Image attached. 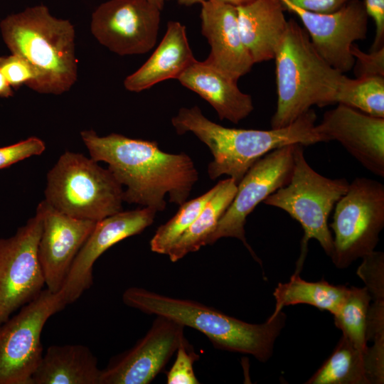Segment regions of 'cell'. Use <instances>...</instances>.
I'll list each match as a JSON object with an SVG mask.
<instances>
[{"instance_id":"6da1fadb","label":"cell","mask_w":384,"mask_h":384,"mask_svg":"<svg viewBox=\"0 0 384 384\" xmlns=\"http://www.w3.org/2000/svg\"><path fill=\"white\" fill-rule=\"evenodd\" d=\"M80 136L90 156L107 163L117 181L126 186L123 200L129 204L163 211L168 195L170 203L181 206L198 180L188 154L163 151L156 141L116 133L102 137L92 129L81 132Z\"/></svg>"},{"instance_id":"7a4b0ae2","label":"cell","mask_w":384,"mask_h":384,"mask_svg":"<svg viewBox=\"0 0 384 384\" xmlns=\"http://www.w3.org/2000/svg\"><path fill=\"white\" fill-rule=\"evenodd\" d=\"M316 120V114L311 108L282 128H228L210 121L193 106L181 107L171 124L178 134L192 132L210 149L213 160L208 165V174L211 180L227 175L238 184L255 162L274 149L289 144L323 142L315 128Z\"/></svg>"},{"instance_id":"3957f363","label":"cell","mask_w":384,"mask_h":384,"mask_svg":"<svg viewBox=\"0 0 384 384\" xmlns=\"http://www.w3.org/2000/svg\"><path fill=\"white\" fill-rule=\"evenodd\" d=\"M122 302L146 314L165 316L193 328L203 334L216 348L249 354L263 363L272 356L275 341L287 320L282 310L262 324H250L193 300L137 287L124 292Z\"/></svg>"},{"instance_id":"277c9868","label":"cell","mask_w":384,"mask_h":384,"mask_svg":"<svg viewBox=\"0 0 384 384\" xmlns=\"http://www.w3.org/2000/svg\"><path fill=\"white\" fill-rule=\"evenodd\" d=\"M274 59L277 100L272 129L291 124L313 105L336 103L345 75L319 55L306 30L293 18L288 20Z\"/></svg>"},{"instance_id":"5b68a950","label":"cell","mask_w":384,"mask_h":384,"mask_svg":"<svg viewBox=\"0 0 384 384\" xmlns=\"http://www.w3.org/2000/svg\"><path fill=\"white\" fill-rule=\"evenodd\" d=\"M2 38L12 54L22 56L41 74L36 92L60 95L77 80L75 30L68 20L38 5L7 16L0 23Z\"/></svg>"},{"instance_id":"8992f818","label":"cell","mask_w":384,"mask_h":384,"mask_svg":"<svg viewBox=\"0 0 384 384\" xmlns=\"http://www.w3.org/2000/svg\"><path fill=\"white\" fill-rule=\"evenodd\" d=\"M97 163L65 151L47 174L44 200L63 213L95 222L122 210L123 186Z\"/></svg>"},{"instance_id":"52a82bcc","label":"cell","mask_w":384,"mask_h":384,"mask_svg":"<svg viewBox=\"0 0 384 384\" xmlns=\"http://www.w3.org/2000/svg\"><path fill=\"white\" fill-rule=\"evenodd\" d=\"M303 145L296 144L289 182L266 198L263 203L287 212L304 230L301 255L296 270L301 271L309 240L319 242L326 254L333 253V236L328 220L336 203L347 191L346 178H329L317 173L306 161Z\"/></svg>"},{"instance_id":"ba28073f","label":"cell","mask_w":384,"mask_h":384,"mask_svg":"<svg viewBox=\"0 0 384 384\" xmlns=\"http://www.w3.org/2000/svg\"><path fill=\"white\" fill-rule=\"evenodd\" d=\"M332 262L348 267L375 250L384 227V185L374 179L356 178L334 206Z\"/></svg>"},{"instance_id":"9c48e42d","label":"cell","mask_w":384,"mask_h":384,"mask_svg":"<svg viewBox=\"0 0 384 384\" xmlns=\"http://www.w3.org/2000/svg\"><path fill=\"white\" fill-rule=\"evenodd\" d=\"M65 307L59 295L46 288L0 324V384H31L43 354V329Z\"/></svg>"},{"instance_id":"30bf717a","label":"cell","mask_w":384,"mask_h":384,"mask_svg":"<svg viewBox=\"0 0 384 384\" xmlns=\"http://www.w3.org/2000/svg\"><path fill=\"white\" fill-rule=\"evenodd\" d=\"M42 221L37 206L35 215L14 235L0 238V324L44 289L38 253Z\"/></svg>"},{"instance_id":"8fae6325","label":"cell","mask_w":384,"mask_h":384,"mask_svg":"<svg viewBox=\"0 0 384 384\" xmlns=\"http://www.w3.org/2000/svg\"><path fill=\"white\" fill-rule=\"evenodd\" d=\"M295 144L274 149L250 166L238 183L236 194L208 238L207 245H213L223 238H235L240 240L254 259L262 265L247 242L246 219L260 203L289 182L294 167Z\"/></svg>"},{"instance_id":"7c38bea8","label":"cell","mask_w":384,"mask_h":384,"mask_svg":"<svg viewBox=\"0 0 384 384\" xmlns=\"http://www.w3.org/2000/svg\"><path fill=\"white\" fill-rule=\"evenodd\" d=\"M161 10L146 0H110L92 16L91 31L111 51L144 54L156 43Z\"/></svg>"},{"instance_id":"4fadbf2b","label":"cell","mask_w":384,"mask_h":384,"mask_svg":"<svg viewBox=\"0 0 384 384\" xmlns=\"http://www.w3.org/2000/svg\"><path fill=\"white\" fill-rule=\"evenodd\" d=\"M280 1L285 10L300 18L314 48L330 66L341 73L353 69L351 47L365 39L368 32V16L363 1L352 0L335 12L321 14Z\"/></svg>"},{"instance_id":"5bb4252c","label":"cell","mask_w":384,"mask_h":384,"mask_svg":"<svg viewBox=\"0 0 384 384\" xmlns=\"http://www.w3.org/2000/svg\"><path fill=\"white\" fill-rule=\"evenodd\" d=\"M184 326L156 316L146 334L101 370L100 384H148L160 373L184 337Z\"/></svg>"},{"instance_id":"9a60e30c","label":"cell","mask_w":384,"mask_h":384,"mask_svg":"<svg viewBox=\"0 0 384 384\" xmlns=\"http://www.w3.org/2000/svg\"><path fill=\"white\" fill-rule=\"evenodd\" d=\"M156 213L146 207L132 210H122L96 222L58 293L65 306L78 300L92 284L93 265L96 260L114 245L141 233L151 225Z\"/></svg>"},{"instance_id":"2e32d148","label":"cell","mask_w":384,"mask_h":384,"mask_svg":"<svg viewBox=\"0 0 384 384\" xmlns=\"http://www.w3.org/2000/svg\"><path fill=\"white\" fill-rule=\"evenodd\" d=\"M38 207L43 218L38 258L47 289L58 294L96 222L63 213L45 200Z\"/></svg>"},{"instance_id":"e0dca14e","label":"cell","mask_w":384,"mask_h":384,"mask_svg":"<svg viewBox=\"0 0 384 384\" xmlns=\"http://www.w3.org/2000/svg\"><path fill=\"white\" fill-rule=\"evenodd\" d=\"M315 128L323 142H338L365 169L384 177V118L338 104Z\"/></svg>"},{"instance_id":"ac0fdd59","label":"cell","mask_w":384,"mask_h":384,"mask_svg":"<svg viewBox=\"0 0 384 384\" xmlns=\"http://www.w3.org/2000/svg\"><path fill=\"white\" fill-rule=\"evenodd\" d=\"M201 4V32L210 46L205 60L238 80L255 63L241 38L236 6L217 0Z\"/></svg>"},{"instance_id":"d6986e66","label":"cell","mask_w":384,"mask_h":384,"mask_svg":"<svg viewBox=\"0 0 384 384\" xmlns=\"http://www.w3.org/2000/svg\"><path fill=\"white\" fill-rule=\"evenodd\" d=\"M384 381V341L360 350L341 336L333 352L306 384H381Z\"/></svg>"},{"instance_id":"ffe728a7","label":"cell","mask_w":384,"mask_h":384,"mask_svg":"<svg viewBox=\"0 0 384 384\" xmlns=\"http://www.w3.org/2000/svg\"><path fill=\"white\" fill-rule=\"evenodd\" d=\"M177 80L207 101L220 120L238 124L254 109L251 96L239 89L238 80L206 60H196Z\"/></svg>"},{"instance_id":"44dd1931","label":"cell","mask_w":384,"mask_h":384,"mask_svg":"<svg viewBox=\"0 0 384 384\" xmlns=\"http://www.w3.org/2000/svg\"><path fill=\"white\" fill-rule=\"evenodd\" d=\"M242 41L254 63L274 59L287 28L280 0H253L236 6Z\"/></svg>"},{"instance_id":"7402d4cb","label":"cell","mask_w":384,"mask_h":384,"mask_svg":"<svg viewBox=\"0 0 384 384\" xmlns=\"http://www.w3.org/2000/svg\"><path fill=\"white\" fill-rule=\"evenodd\" d=\"M195 60L186 26L170 21L156 49L137 70L125 78L124 87L139 92L162 81L178 79Z\"/></svg>"},{"instance_id":"603a6c76","label":"cell","mask_w":384,"mask_h":384,"mask_svg":"<svg viewBox=\"0 0 384 384\" xmlns=\"http://www.w3.org/2000/svg\"><path fill=\"white\" fill-rule=\"evenodd\" d=\"M101 370L87 346L53 345L43 354L31 384H100Z\"/></svg>"},{"instance_id":"cb8c5ba5","label":"cell","mask_w":384,"mask_h":384,"mask_svg":"<svg viewBox=\"0 0 384 384\" xmlns=\"http://www.w3.org/2000/svg\"><path fill=\"white\" fill-rule=\"evenodd\" d=\"M217 189L189 228L172 245L166 255L177 262L190 252L206 245L219 220L232 203L238 188L231 178L220 181Z\"/></svg>"},{"instance_id":"d4e9b609","label":"cell","mask_w":384,"mask_h":384,"mask_svg":"<svg viewBox=\"0 0 384 384\" xmlns=\"http://www.w3.org/2000/svg\"><path fill=\"white\" fill-rule=\"evenodd\" d=\"M348 287L334 285L324 279L309 282L303 279L299 271L289 280L279 283L273 292L275 308L271 317L275 316L282 309L295 304H308L320 310L334 314L342 304Z\"/></svg>"},{"instance_id":"484cf974","label":"cell","mask_w":384,"mask_h":384,"mask_svg":"<svg viewBox=\"0 0 384 384\" xmlns=\"http://www.w3.org/2000/svg\"><path fill=\"white\" fill-rule=\"evenodd\" d=\"M371 297L366 287H348L347 294L333 315L342 336L360 350L368 348V322Z\"/></svg>"},{"instance_id":"4316f807","label":"cell","mask_w":384,"mask_h":384,"mask_svg":"<svg viewBox=\"0 0 384 384\" xmlns=\"http://www.w3.org/2000/svg\"><path fill=\"white\" fill-rule=\"evenodd\" d=\"M335 102L370 116L384 118V77L351 79L345 75Z\"/></svg>"},{"instance_id":"83f0119b","label":"cell","mask_w":384,"mask_h":384,"mask_svg":"<svg viewBox=\"0 0 384 384\" xmlns=\"http://www.w3.org/2000/svg\"><path fill=\"white\" fill-rule=\"evenodd\" d=\"M216 189L217 185L201 196L179 206L177 213L156 230L150 240L151 250L166 255L172 245L193 223Z\"/></svg>"},{"instance_id":"f1b7e54d","label":"cell","mask_w":384,"mask_h":384,"mask_svg":"<svg viewBox=\"0 0 384 384\" xmlns=\"http://www.w3.org/2000/svg\"><path fill=\"white\" fill-rule=\"evenodd\" d=\"M0 72L15 88L25 84L36 91L41 80V73L26 59L16 54L0 58Z\"/></svg>"},{"instance_id":"f546056e","label":"cell","mask_w":384,"mask_h":384,"mask_svg":"<svg viewBox=\"0 0 384 384\" xmlns=\"http://www.w3.org/2000/svg\"><path fill=\"white\" fill-rule=\"evenodd\" d=\"M357 274L370 293L371 300L384 301V255L374 250L361 258Z\"/></svg>"},{"instance_id":"4dcf8cb0","label":"cell","mask_w":384,"mask_h":384,"mask_svg":"<svg viewBox=\"0 0 384 384\" xmlns=\"http://www.w3.org/2000/svg\"><path fill=\"white\" fill-rule=\"evenodd\" d=\"M176 353V360L166 373V383H199L193 370V363L199 358V356L185 336L181 340Z\"/></svg>"},{"instance_id":"1f68e13d","label":"cell","mask_w":384,"mask_h":384,"mask_svg":"<svg viewBox=\"0 0 384 384\" xmlns=\"http://www.w3.org/2000/svg\"><path fill=\"white\" fill-rule=\"evenodd\" d=\"M46 149L44 142L31 137L11 145L0 148V169L33 156L41 155Z\"/></svg>"},{"instance_id":"d6a6232c","label":"cell","mask_w":384,"mask_h":384,"mask_svg":"<svg viewBox=\"0 0 384 384\" xmlns=\"http://www.w3.org/2000/svg\"><path fill=\"white\" fill-rule=\"evenodd\" d=\"M351 53L355 58L353 68L356 78L384 77V46L366 53L353 44Z\"/></svg>"},{"instance_id":"836d02e7","label":"cell","mask_w":384,"mask_h":384,"mask_svg":"<svg viewBox=\"0 0 384 384\" xmlns=\"http://www.w3.org/2000/svg\"><path fill=\"white\" fill-rule=\"evenodd\" d=\"M363 2L366 13L370 16L375 26V33L370 51H374L384 46V0H365Z\"/></svg>"},{"instance_id":"e575fe53","label":"cell","mask_w":384,"mask_h":384,"mask_svg":"<svg viewBox=\"0 0 384 384\" xmlns=\"http://www.w3.org/2000/svg\"><path fill=\"white\" fill-rule=\"evenodd\" d=\"M293 5L303 9L321 13L329 14L340 9L352 0H287Z\"/></svg>"},{"instance_id":"d590c367","label":"cell","mask_w":384,"mask_h":384,"mask_svg":"<svg viewBox=\"0 0 384 384\" xmlns=\"http://www.w3.org/2000/svg\"><path fill=\"white\" fill-rule=\"evenodd\" d=\"M14 92L12 87L8 83L4 76L0 72V97H9L12 96Z\"/></svg>"},{"instance_id":"8d00e7d4","label":"cell","mask_w":384,"mask_h":384,"mask_svg":"<svg viewBox=\"0 0 384 384\" xmlns=\"http://www.w3.org/2000/svg\"><path fill=\"white\" fill-rule=\"evenodd\" d=\"M217 1H223L227 4H231L233 6H239L248 4L253 0H217Z\"/></svg>"},{"instance_id":"74e56055","label":"cell","mask_w":384,"mask_h":384,"mask_svg":"<svg viewBox=\"0 0 384 384\" xmlns=\"http://www.w3.org/2000/svg\"><path fill=\"white\" fill-rule=\"evenodd\" d=\"M177 3L183 6H192L196 4H201L206 0H176Z\"/></svg>"},{"instance_id":"f35d334b","label":"cell","mask_w":384,"mask_h":384,"mask_svg":"<svg viewBox=\"0 0 384 384\" xmlns=\"http://www.w3.org/2000/svg\"><path fill=\"white\" fill-rule=\"evenodd\" d=\"M146 1H147L148 2H149L151 4L154 5L158 9H159L161 11L164 7V0H146Z\"/></svg>"}]
</instances>
